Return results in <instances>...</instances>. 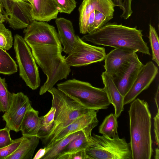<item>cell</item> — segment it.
<instances>
[{"instance_id": "cell-32", "label": "cell", "mask_w": 159, "mask_h": 159, "mask_svg": "<svg viewBox=\"0 0 159 159\" xmlns=\"http://www.w3.org/2000/svg\"><path fill=\"white\" fill-rule=\"evenodd\" d=\"M23 136L20 138L13 139L10 145L0 149V159H6L18 148L23 138Z\"/></svg>"}, {"instance_id": "cell-11", "label": "cell", "mask_w": 159, "mask_h": 159, "mask_svg": "<svg viewBox=\"0 0 159 159\" xmlns=\"http://www.w3.org/2000/svg\"><path fill=\"white\" fill-rule=\"evenodd\" d=\"M31 106L28 97L21 92L12 93L8 110L2 116L6 126L16 132L20 131L21 123L28 109Z\"/></svg>"}, {"instance_id": "cell-44", "label": "cell", "mask_w": 159, "mask_h": 159, "mask_svg": "<svg viewBox=\"0 0 159 159\" xmlns=\"http://www.w3.org/2000/svg\"><path fill=\"white\" fill-rule=\"evenodd\" d=\"M1 13H0V14Z\"/></svg>"}, {"instance_id": "cell-29", "label": "cell", "mask_w": 159, "mask_h": 159, "mask_svg": "<svg viewBox=\"0 0 159 159\" xmlns=\"http://www.w3.org/2000/svg\"><path fill=\"white\" fill-rule=\"evenodd\" d=\"M13 39L11 31L7 29L3 23H0V47L8 50L12 47Z\"/></svg>"}, {"instance_id": "cell-16", "label": "cell", "mask_w": 159, "mask_h": 159, "mask_svg": "<svg viewBox=\"0 0 159 159\" xmlns=\"http://www.w3.org/2000/svg\"><path fill=\"white\" fill-rule=\"evenodd\" d=\"M136 53L135 51L128 48H115L105 57L103 66L105 71L113 76Z\"/></svg>"}, {"instance_id": "cell-15", "label": "cell", "mask_w": 159, "mask_h": 159, "mask_svg": "<svg viewBox=\"0 0 159 159\" xmlns=\"http://www.w3.org/2000/svg\"><path fill=\"white\" fill-rule=\"evenodd\" d=\"M115 6L109 0H83L78 9L80 32L86 34L88 21L91 13L97 11L112 19Z\"/></svg>"}, {"instance_id": "cell-20", "label": "cell", "mask_w": 159, "mask_h": 159, "mask_svg": "<svg viewBox=\"0 0 159 159\" xmlns=\"http://www.w3.org/2000/svg\"><path fill=\"white\" fill-rule=\"evenodd\" d=\"M38 111L31 106L26 111L20 125V131L23 136H37L41 125V117Z\"/></svg>"}, {"instance_id": "cell-5", "label": "cell", "mask_w": 159, "mask_h": 159, "mask_svg": "<svg viewBox=\"0 0 159 159\" xmlns=\"http://www.w3.org/2000/svg\"><path fill=\"white\" fill-rule=\"evenodd\" d=\"M57 86L58 89L87 109L98 111L107 109L111 104L104 88L94 87L88 82L73 79Z\"/></svg>"}, {"instance_id": "cell-21", "label": "cell", "mask_w": 159, "mask_h": 159, "mask_svg": "<svg viewBox=\"0 0 159 159\" xmlns=\"http://www.w3.org/2000/svg\"><path fill=\"white\" fill-rule=\"evenodd\" d=\"M17 149L6 159H31L40 138L37 136H23Z\"/></svg>"}, {"instance_id": "cell-6", "label": "cell", "mask_w": 159, "mask_h": 159, "mask_svg": "<svg viewBox=\"0 0 159 159\" xmlns=\"http://www.w3.org/2000/svg\"><path fill=\"white\" fill-rule=\"evenodd\" d=\"M92 142L85 150L91 159H132L130 143L118 134L110 138L93 134Z\"/></svg>"}, {"instance_id": "cell-4", "label": "cell", "mask_w": 159, "mask_h": 159, "mask_svg": "<svg viewBox=\"0 0 159 159\" xmlns=\"http://www.w3.org/2000/svg\"><path fill=\"white\" fill-rule=\"evenodd\" d=\"M48 92L52 96V107L56 110L52 129L45 137L41 139L44 147L50 144L62 129L90 110L82 106L57 88L53 87Z\"/></svg>"}, {"instance_id": "cell-24", "label": "cell", "mask_w": 159, "mask_h": 159, "mask_svg": "<svg viewBox=\"0 0 159 159\" xmlns=\"http://www.w3.org/2000/svg\"><path fill=\"white\" fill-rule=\"evenodd\" d=\"M117 117L115 114L111 113L107 116L99 126V132L110 138L114 137L118 134Z\"/></svg>"}, {"instance_id": "cell-18", "label": "cell", "mask_w": 159, "mask_h": 159, "mask_svg": "<svg viewBox=\"0 0 159 159\" xmlns=\"http://www.w3.org/2000/svg\"><path fill=\"white\" fill-rule=\"evenodd\" d=\"M31 6L33 20L48 22L57 18L59 13L53 0H27Z\"/></svg>"}, {"instance_id": "cell-19", "label": "cell", "mask_w": 159, "mask_h": 159, "mask_svg": "<svg viewBox=\"0 0 159 159\" xmlns=\"http://www.w3.org/2000/svg\"><path fill=\"white\" fill-rule=\"evenodd\" d=\"M101 77L104 86V88L111 104L114 108V114L118 117L124 109V97L114 84L112 76L105 71L102 73Z\"/></svg>"}, {"instance_id": "cell-34", "label": "cell", "mask_w": 159, "mask_h": 159, "mask_svg": "<svg viewBox=\"0 0 159 159\" xmlns=\"http://www.w3.org/2000/svg\"><path fill=\"white\" fill-rule=\"evenodd\" d=\"M10 130L6 127L0 129V149L6 147L12 143L13 140L11 137Z\"/></svg>"}, {"instance_id": "cell-27", "label": "cell", "mask_w": 159, "mask_h": 159, "mask_svg": "<svg viewBox=\"0 0 159 159\" xmlns=\"http://www.w3.org/2000/svg\"><path fill=\"white\" fill-rule=\"evenodd\" d=\"M12 93L8 90L4 78L0 77V111L3 113L8 109L11 100Z\"/></svg>"}, {"instance_id": "cell-22", "label": "cell", "mask_w": 159, "mask_h": 159, "mask_svg": "<svg viewBox=\"0 0 159 159\" xmlns=\"http://www.w3.org/2000/svg\"><path fill=\"white\" fill-rule=\"evenodd\" d=\"M84 134L80 131L70 134L51 146L45 148L46 152L41 159H57L66 147L73 140Z\"/></svg>"}, {"instance_id": "cell-12", "label": "cell", "mask_w": 159, "mask_h": 159, "mask_svg": "<svg viewBox=\"0 0 159 159\" xmlns=\"http://www.w3.org/2000/svg\"><path fill=\"white\" fill-rule=\"evenodd\" d=\"M143 65L136 53L112 76L114 84L123 97L130 89Z\"/></svg>"}, {"instance_id": "cell-33", "label": "cell", "mask_w": 159, "mask_h": 159, "mask_svg": "<svg viewBox=\"0 0 159 159\" xmlns=\"http://www.w3.org/2000/svg\"><path fill=\"white\" fill-rule=\"evenodd\" d=\"M111 18L107 17L97 11H95L93 25L90 34L94 32L107 24Z\"/></svg>"}, {"instance_id": "cell-36", "label": "cell", "mask_w": 159, "mask_h": 159, "mask_svg": "<svg viewBox=\"0 0 159 159\" xmlns=\"http://www.w3.org/2000/svg\"><path fill=\"white\" fill-rule=\"evenodd\" d=\"M154 131L155 140L158 146H159V113L157 112L154 118Z\"/></svg>"}, {"instance_id": "cell-40", "label": "cell", "mask_w": 159, "mask_h": 159, "mask_svg": "<svg viewBox=\"0 0 159 159\" xmlns=\"http://www.w3.org/2000/svg\"><path fill=\"white\" fill-rule=\"evenodd\" d=\"M155 158L156 159H159V146L155 149Z\"/></svg>"}, {"instance_id": "cell-9", "label": "cell", "mask_w": 159, "mask_h": 159, "mask_svg": "<svg viewBox=\"0 0 159 159\" xmlns=\"http://www.w3.org/2000/svg\"><path fill=\"white\" fill-rule=\"evenodd\" d=\"M65 58V61L70 67H80L100 62L106 55L104 47L89 44L78 36L75 47Z\"/></svg>"}, {"instance_id": "cell-25", "label": "cell", "mask_w": 159, "mask_h": 159, "mask_svg": "<svg viewBox=\"0 0 159 159\" xmlns=\"http://www.w3.org/2000/svg\"><path fill=\"white\" fill-rule=\"evenodd\" d=\"M17 68L15 61L5 50L0 47V73L12 74L17 71Z\"/></svg>"}, {"instance_id": "cell-3", "label": "cell", "mask_w": 159, "mask_h": 159, "mask_svg": "<svg viewBox=\"0 0 159 159\" xmlns=\"http://www.w3.org/2000/svg\"><path fill=\"white\" fill-rule=\"evenodd\" d=\"M28 45L37 64L47 77L39 91V94L42 95L54 87L58 81L66 79L71 72L70 67L67 65L65 56L62 54V46Z\"/></svg>"}, {"instance_id": "cell-23", "label": "cell", "mask_w": 159, "mask_h": 159, "mask_svg": "<svg viewBox=\"0 0 159 159\" xmlns=\"http://www.w3.org/2000/svg\"><path fill=\"white\" fill-rule=\"evenodd\" d=\"M92 142V137H89L84 134L72 140L61 153L57 159L65 154L85 150Z\"/></svg>"}, {"instance_id": "cell-38", "label": "cell", "mask_w": 159, "mask_h": 159, "mask_svg": "<svg viewBox=\"0 0 159 159\" xmlns=\"http://www.w3.org/2000/svg\"><path fill=\"white\" fill-rule=\"evenodd\" d=\"M46 152V149L44 147L43 148L40 149L36 153L33 159H39L41 158L44 155Z\"/></svg>"}, {"instance_id": "cell-13", "label": "cell", "mask_w": 159, "mask_h": 159, "mask_svg": "<svg viewBox=\"0 0 159 159\" xmlns=\"http://www.w3.org/2000/svg\"><path fill=\"white\" fill-rule=\"evenodd\" d=\"M97 111L90 110L88 112L78 118L67 127L62 129L55 136L47 148L51 146L67 136L82 131L88 137L91 138L92 129L97 125Z\"/></svg>"}, {"instance_id": "cell-26", "label": "cell", "mask_w": 159, "mask_h": 159, "mask_svg": "<svg viewBox=\"0 0 159 159\" xmlns=\"http://www.w3.org/2000/svg\"><path fill=\"white\" fill-rule=\"evenodd\" d=\"M55 108L52 107L45 115L41 117V125L37 136L40 139L45 137L52 129L54 124Z\"/></svg>"}, {"instance_id": "cell-43", "label": "cell", "mask_w": 159, "mask_h": 159, "mask_svg": "<svg viewBox=\"0 0 159 159\" xmlns=\"http://www.w3.org/2000/svg\"><path fill=\"white\" fill-rule=\"evenodd\" d=\"M25 0V1H27V0Z\"/></svg>"}, {"instance_id": "cell-1", "label": "cell", "mask_w": 159, "mask_h": 159, "mask_svg": "<svg viewBox=\"0 0 159 159\" xmlns=\"http://www.w3.org/2000/svg\"><path fill=\"white\" fill-rule=\"evenodd\" d=\"M128 111L132 159H150L153 149L151 115L148 104L144 100L135 99Z\"/></svg>"}, {"instance_id": "cell-7", "label": "cell", "mask_w": 159, "mask_h": 159, "mask_svg": "<svg viewBox=\"0 0 159 159\" xmlns=\"http://www.w3.org/2000/svg\"><path fill=\"white\" fill-rule=\"evenodd\" d=\"M14 49L19 69V75L27 86L37 89L40 84L38 67L30 48L21 36H14Z\"/></svg>"}, {"instance_id": "cell-37", "label": "cell", "mask_w": 159, "mask_h": 159, "mask_svg": "<svg viewBox=\"0 0 159 159\" xmlns=\"http://www.w3.org/2000/svg\"><path fill=\"white\" fill-rule=\"evenodd\" d=\"M95 15V11L93 12L90 14L87 24V32L88 34L91 32L93 26Z\"/></svg>"}, {"instance_id": "cell-2", "label": "cell", "mask_w": 159, "mask_h": 159, "mask_svg": "<svg viewBox=\"0 0 159 159\" xmlns=\"http://www.w3.org/2000/svg\"><path fill=\"white\" fill-rule=\"evenodd\" d=\"M142 30L115 23H107L94 32L81 39L97 45L117 48H126L136 52L150 55L147 43L143 40Z\"/></svg>"}, {"instance_id": "cell-8", "label": "cell", "mask_w": 159, "mask_h": 159, "mask_svg": "<svg viewBox=\"0 0 159 159\" xmlns=\"http://www.w3.org/2000/svg\"><path fill=\"white\" fill-rule=\"evenodd\" d=\"M5 20L14 30L25 29L34 20L30 2L23 0H0Z\"/></svg>"}, {"instance_id": "cell-17", "label": "cell", "mask_w": 159, "mask_h": 159, "mask_svg": "<svg viewBox=\"0 0 159 159\" xmlns=\"http://www.w3.org/2000/svg\"><path fill=\"white\" fill-rule=\"evenodd\" d=\"M55 23L63 51L68 54L74 49L78 40V36L75 34L72 22L64 18H57Z\"/></svg>"}, {"instance_id": "cell-10", "label": "cell", "mask_w": 159, "mask_h": 159, "mask_svg": "<svg viewBox=\"0 0 159 159\" xmlns=\"http://www.w3.org/2000/svg\"><path fill=\"white\" fill-rule=\"evenodd\" d=\"M23 33L24 39L28 45L62 46L55 27L45 22L34 20Z\"/></svg>"}, {"instance_id": "cell-31", "label": "cell", "mask_w": 159, "mask_h": 159, "mask_svg": "<svg viewBox=\"0 0 159 159\" xmlns=\"http://www.w3.org/2000/svg\"><path fill=\"white\" fill-rule=\"evenodd\" d=\"M59 12L70 14L76 7L75 0H53Z\"/></svg>"}, {"instance_id": "cell-30", "label": "cell", "mask_w": 159, "mask_h": 159, "mask_svg": "<svg viewBox=\"0 0 159 159\" xmlns=\"http://www.w3.org/2000/svg\"><path fill=\"white\" fill-rule=\"evenodd\" d=\"M115 6L119 7L122 11L120 16L121 18L125 20L129 18L133 13L131 9L132 0H109Z\"/></svg>"}, {"instance_id": "cell-14", "label": "cell", "mask_w": 159, "mask_h": 159, "mask_svg": "<svg viewBox=\"0 0 159 159\" xmlns=\"http://www.w3.org/2000/svg\"><path fill=\"white\" fill-rule=\"evenodd\" d=\"M158 73L157 67L152 61L143 65L130 89L124 97V105L131 102L143 91L147 89Z\"/></svg>"}, {"instance_id": "cell-42", "label": "cell", "mask_w": 159, "mask_h": 159, "mask_svg": "<svg viewBox=\"0 0 159 159\" xmlns=\"http://www.w3.org/2000/svg\"><path fill=\"white\" fill-rule=\"evenodd\" d=\"M2 8H1V6L0 3V13H2Z\"/></svg>"}, {"instance_id": "cell-39", "label": "cell", "mask_w": 159, "mask_h": 159, "mask_svg": "<svg viewBox=\"0 0 159 159\" xmlns=\"http://www.w3.org/2000/svg\"><path fill=\"white\" fill-rule=\"evenodd\" d=\"M155 101L157 108V112H159V86L158 85L157 91H156L155 96Z\"/></svg>"}, {"instance_id": "cell-28", "label": "cell", "mask_w": 159, "mask_h": 159, "mask_svg": "<svg viewBox=\"0 0 159 159\" xmlns=\"http://www.w3.org/2000/svg\"><path fill=\"white\" fill-rule=\"evenodd\" d=\"M152 51V60L159 66V43L158 34L155 28L149 25L148 36Z\"/></svg>"}, {"instance_id": "cell-35", "label": "cell", "mask_w": 159, "mask_h": 159, "mask_svg": "<svg viewBox=\"0 0 159 159\" xmlns=\"http://www.w3.org/2000/svg\"><path fill=\"white\" fill-rule=\"evenodd\" d=\"M91 159L85 150H83L74 153L64 155L58 159Z\"/></svg>"}, {"instance_id": "cell-41", "label": "cell", "mask_w": 159, "mask_h": 159, "mask_svg": "<svg viewBox=\"0 0 159 159\" xmlns=\"http://www.w3.org/2000/svg\"><path fill=\"white\" fill-rule=\"evenodd\" d=\"M5 17L3 14H0V23H3L5 21Z\"/></svg>"}]
</instances>
